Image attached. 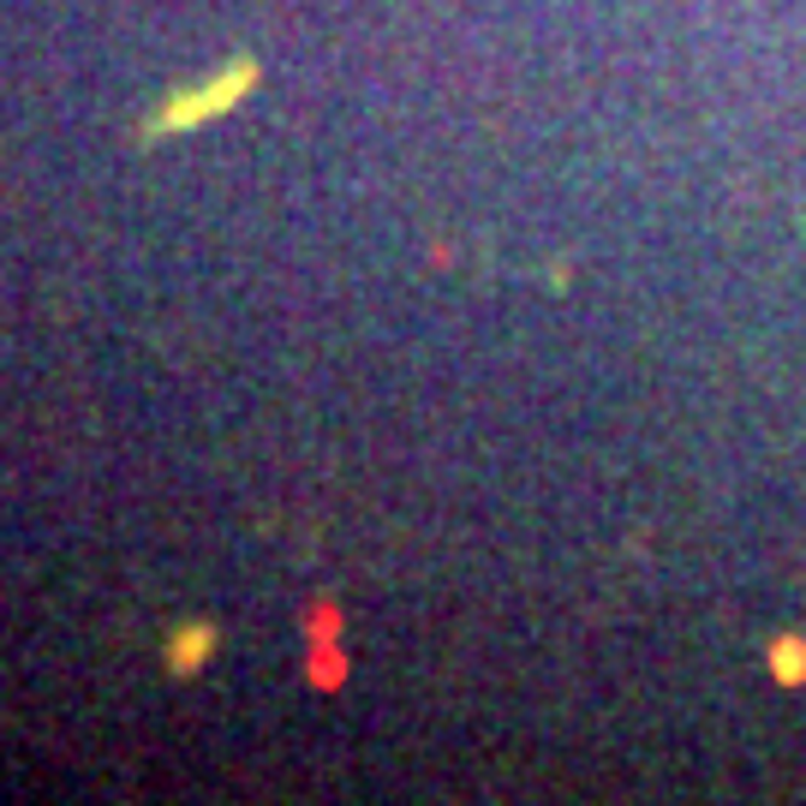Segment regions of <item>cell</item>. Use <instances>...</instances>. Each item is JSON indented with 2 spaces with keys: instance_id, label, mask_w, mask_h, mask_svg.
<instances>
[{
  "instance_id": "1",
  "label": "cell",
  "mask_w": 806,
  "mask_h": 806,
  "mask_svg": "<svg viewBox=\"0 0 806 806\" xmlns=\"http://www.w3.org/2000/svg\"><path fill=\"white\" fill-rule=\"evenodd\" d=\"M257 85V60H234L227 72H215V78H203V85H191V90H173L168 102L156 108V114L144 120V132L138 138L144 144H156V138H173V132H191V126H203V120H215V114H227V108L239 102L245 90Z\"/></svg>"
},
{
  "instance_id": "3",
  "label": "cell",
  "mask_w": 806,
  "mask_h": 806,
  "mask_svg": "<svg viewBox=\"0 0 806 806\" xmlns=\"http://www.w3.org/2000/svg\"><path fill=\"white\" fill-rule=\"evenodd\" d=\"M771 675L783 681V687H801L806 681V639H795V634L771 639Z\"/></svg>"
},
{
  "instance_id": "2",
  "label": "cell",
  "mask_w": 806,
  "mask_h": 806,
  "mask_svg": "<svg viewBox=\"0 0 806 806\" xmlns=\"http://www.w3.org/2000/svg\"><path fill=\"white\" fill-rule=\"evenodd\" d=\"M210 651H215V627H180V634L168 639V669H180V675H198L203 663H210Z\"/></svg>"
}]
</instances>
